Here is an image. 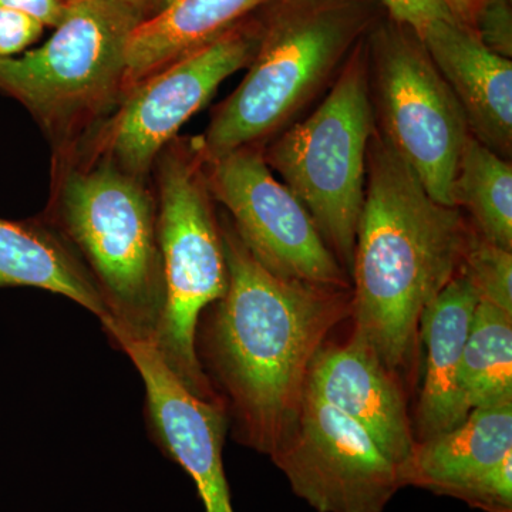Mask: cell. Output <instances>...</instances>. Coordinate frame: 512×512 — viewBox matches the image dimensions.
I'll list each match as a JSON object with an SVG mask.
<instances>
[{
    "label": "cell",
    "instance_id": "6da1fadb",
    "mask_svg": "<svg viewBox=\"0 0 512 512\" xmlns=\"http://www.w3.org/2000/svg\"><path fill=\"white\" fill-rule=\"evenodd\" d=\"M220 224L228 289L202 312L195 353L235 440L271 458L295 429L313 359L352 316V289L278 278L249 254L225 212Z\"/></svg>",
    "mask_w": 512,
    "mask_h": 512
},
{
    "label": "cell",
    "instance_id": "7a4b0ae2",
    "mask_svg": "<svg viewBox=\"0 0 512 512\" xmlns=\"http://www.w3.org/2000/svg\"><path fill=\"white\" fill-rule=\"evenodd\" d=\"M471 232L466 215L434 201L375 127L350 268V318L400 382L419 352L421 316L463 266Z\"/></svg>",
    "mask_w": 512,
    "mask_h": 512
},
{
    "label": "cell",
    "instance_id": "3957f363",
    "mask_svg": "<svg viewBox=\"0 0 512 512\" xmlns=\"http://www.w3.org/2000/svg\"><path fill=\"white\" fill-rule=\"evenodd\" d=\"M43 218L92 276L109 312L106 335L153 342L164 311L158 202L150 178L106 158L53 153Z\"/></svg>",
    "mask_w": 512,
    "mask_h": 512
},
{
    "label": "cell",
    "instance_id": "277c9868",
    "mask_svg": "<svg viewBox=\"0 0 512 512\" xmlns=\"http://www.w3.org/2000/svg\"><path fill=\"white\" fill-rule=\"evenodd\" d=\"M380 8V0H269L247 74L197 137L204 160L265 146L301 119L382 19Z\"/></svg>",
    "mask_w": 512,
    "mask_h": 512
},
{
    "label": "cell",
    "instance_id": "5b68a950",
    "mask_svg": "<svg viewBox=\"0 0 512 512\" xmlns=\"http://www.w3.org/2000/svg\"><path fill=\"white\" fill-rule=\"evenodd\" d=\"M144 18L123 0H73L42 46L0 57V92L32 114L53 153L77 146L119 106L128 39Z\"/></svg>",
    "mask_w": 512,
    "mask_h": 512
},
{
    "label": "cell",
    "instance_id": "8992f818",
    "mask_svg": "<svg viewBox=\"0 0 512 512\" xmlns=\"http://www.w3.org/2000/svg\"><path fill=\"white\" fill-rule=\"evenodd\" d=\"M153 173L165 301L151 345L188 392L221 403L195 353L198 320L225 295L229 279L220 215L197 137L174 138Z\"/></svg>",
    "mask_w": 512,
    "mask_h": 512
},
{
    "label": "cell",
    "instance_id": "52a82bcc",
    "mask_svg": "<svg viewBox=\"0 0 512 512\" xmlns=\"http://www.w3.org/2000/svg\"><path fill=\"white\" fill-rule=\"evenodd\" d=\"M366 37L315 110L264 146L266 164L301 201L349 275L365 200L367 148L376 127Z\"/></svg>",
    "mask_w": 512,
    "mask_h": 512
},
{
    "label": "cell",
    "instance_id": "ba28073f",
    "mask_svg": "<svg viewBox=\"0 0 512 512\" xmlns=\"http://www.w3.org/2000/svg\"><path fill=\"white\" fill-rule=\"evenodd\" d=\"M366 47L377 131L434 201L456 207L454 178L470 134L460 103L414 30L387 16Z\"/></svg>",
    "mask_w": 512,
    "mask_h": 512
},
{
    "label": "cell",
    "instance_id": "9c48e42d",
    "mask_svg": "<svg viewBox=\"0 0 512 512\" xmlns=\"http://www.w3.org/2000/svg\"><path fill=\"white\" fill-rule=\"evenodd\" d=\"M259 37L261 19L254 13L137 84L103 123L66 151L106 158L128 174L150 178L161 151L184 124L212 99L222 82L248 67Z\"/></svg>",
    "mask_w": 512,
    "mask_h": 512
},
{
    "label": "cell",
    "instance_id": "30bf717a",
    "mask_svg": "<svg viewBox=\"0 0 512 512\" xmlns=\"http://www.w3.org/2000/svg\"><path fill=\"white\" fill-rule=\"evenodd\" d=\"M204 163L212 197L266 271L286 281L352 289L309 212L266 164L264 146L238 148Z\"/></svg>",
    "mask_w": 512,
    "mask_h": 512
},
{
    "label": "cell",
    "instance_id": "8fae6325",
    "mask_svg": "<svg viewBox=\"0 0 512 512\" xmlns=\"http://www.w3.org/2000/svg\"><path fill=\"white\" fill-rule=\"evenodd\" d=\"M271 460L318 512H383L404 488L402 470L372 437L308 389L295 429Z\"/></svg>",
    "mask_w": 512,
    "mask_h": 512
},
{
    "label": "cell",
    "instance_id": "7c38bea8",
    "mask_svg": "<svg viewBox=\"0 0 512 512\" xmlns=\"http://www.w3.org/2000/svg\"><path fill=\"white\" fill-rule=\"evenodd\" d=\"M107 338L143 380L151 439L194 481L205 512H234L222 458L229 427L225 407L188 392L151 343L119 333Z\"/></svg>",
    "mask_w": 512,
    "mask_h": 512
},
{
    "label": "cell",
    "instance_id": "4fadbf2b",
    "mask_svg": "<svg viewBox=\"0 0 512 512\" xmlns=\"http://www.w3.org/2000/svg\"><path fill=\"white\" fill-rule=\"evenodd\" d=\"M402 478L481 511L512 512V403L471 410L454 429L416 441Z\"/></svg>",
    "mask_w": 512,
    "mask_h": 512
},
{
    "label": "cell",
    "instance_id": "5bb4252c",
    "mask_svg": "<svg viewBox=\"0 0 512 512\" xmlns=\"http://www.w3.org/2000/svg\"><path fill=\"white\" fill-rule=\"evenodd\" d=\"M306 389L359 424L402 470L416 433L402 382L372 348L352 333L342 345H325L313 359Z\"/></svg>",
    "mask_w": 512,
    "mask_h": 512
},
{
    "label": "cell",
    "instance_id": "9a60e30c",
    "mask_svg": "<svg viewBox=\"0 0 512 512\" xmlns=\"http://www.w3.org/2000/svg\"><path fill=\"white\" fill-rule=\"evenodd\" d=\"M454 93L471 136L512 157V60L495 55L473 29L439 20L419 36Z\"/></svg>",
    "mask_w": 512,
    "mask_h": 512
},
{
    "label": "cell",
    "instance_id": "2e32d148",
    "mask_svg": "<svg viewBox=\"0 0 512 512\" xmlns=\"http://www.w3.org/2000/svg\"><path fill=\"white\" fill-rule=\"evenodd\" d=\"M477 305L476 289L461 266L421 316L426 373L417 404L416 441L446 433L468 416L461 402L458 376Z\"/></svg>",
    "mask_w": 512,
    "mask_h": 512
},
{
    "label": "cell",
    "instance_id": "e0dca14e",
    "mask_svg": "<svg viewBox=\"0 0 512 512\" xmlns=\"http://www.w3.org/2000/svg\"><path fill=\"white\" fill-rule=\"evenodd\" d=\"M269 0H161L127 43L123 97L168 64L208 45Z\"/></svg>",
    "mask_w": 512,
    "mask_h": 512
},
{
    "label": "cell",
    "instance_id": "ac0fdd59",
    "mask_svg": "<svg viewBox=\"0 0 512 512\" xmlns=\"http://www.w3.org/2000/svg\"><path fill=\"white\" fill-rule=\"evenodd\" d=\"M37 288L76 302L101 325L110 315L79 256L43 217L0 218V288Z\"/></svg>",
    "mask_w": 512,
    "mask_h": 512
},
{
    "label": "cell",
    "instance_id": "d6986e66",
    "mask_svg": "<svg viewBox=\"0 0 512 512\" xmlns=\"http://www.w3.org/2000/svg\"><path fill=\"white\" fill-rule=\"evenodd\" d=\"M454 205L485 241L512 251V163L468 134L458 160Z\"/></svg>",
    "mask_w": 512,
    "mask_h": 512
},
{
    "label": "cell",
    "instance_id": "ffe728a7",
    "mask_svg": "<svg viewBox=\"0 0 512 512\" xmlns=\"http://www.w3.org/2000/svg\"><path fill=\"white\" fill-rule=\"evenodd\" d=\"M458 390L468 413L512 403V313L478 302L464 346Z\"/></svg>",
    "mask_w": 512,
    "mask_h": 512
},
{
    "label": "cell",
    "instance_id": "44dd1931",
    "mask_svg": "<svg viewBox=\"0 0 512 512\" xmlns=\"http://www.w3.org/2000/svg\"><path fill=\"white\" fill-rule=\"evenodd\" d=\"M463 271L476 289L478 302L512 313V251L485 241L473 229Z\"/></svg>",
    "mask_w": 512,
    "mask_h": 512
},
{
    "label": "cell",
    "instance_id": "7402d4cb",
    "mask_svg": "<svg viewBox=\"0 0 512 512\" xmlns=\"http://www.w3.org/2000/svg\"><path fill=\"white\" fill-rule=\"evenodd\" d=\"M473 30L488 50L505 59H511V0H484L478 9Z\"/></svg>",
    "mask_w": 512,
    "mask_h": 512
},
{
    "label": "cell",
    "instance_id": "603a6c76",
    "mask_svg": "<svg viewBox=\"0 0 512 512\" xmlns=\"http://www.w3.org/2000/svg\"><path fill=\"white\" fill-rule=\"evenodd\" d=\"M380 3L390 19L414 30L417 36L431 23L454 20L444 0H380Z\"/></svg>",
    "mask_w": 512,
    "mask_h": 512
},
{
    "label": "cell",
    "instance_id": "cb8c5ba5",
    "mask_svg": "<svg viewBox=\"0 0 512 512\" xmlns=\"http://www.w3.org/2000/svg\"><path fill=\"white\" fill-rule=\"evenodd\" d=\"M46 26L23 13L0 8V57L26 52L45 32Z\"/></svg>",
    "mask_w": 512,
    "mask_h": 512
},
{
    "label": "cell",
    "instance_id": "d4e9b609",
    "mask_svg": "<svg viewBox=\"0 0 512 512\" xmlns=\"http://www.w3.org/2000/svg\"><path fill=\"white\" fill-rule=\"evenodd\" d=\"M66 5L63 0H0V8L23 13L52 29L62 20Z\"/></svg>",
    "mask_w": 512,
    "mask_h": 512
},
{
    "label": "cell",
    "instance_id": "484cf974",
    "mask_svg": "<svg viewBox=\"0 0 512 512\" xmlns=\"http://www.w3.org/2000/svg\"><path fill=\"white\" fill-rule=\"evenodd\" d=\"M484 0H444L451 16L460 25L474 28V20Z\"/></svg>",
    "mask_w": 512,
    "mask_h": 512
},
{
    "label": "cell",
    "instance_id": "4316f807",
    "mask_svg": "<svg viewBox=\"0 0 512 512\" xmlns=\"http://www.w3.org/2000/svg\"><path fill=\"white\" fill-rule=\"evenodd\" d=\"M123 2L128 3V5L134 6L138 10L144 13V16L150 15L154 10L158 8L161 0H123Z\"/></svg>",
    "mask_w": 512,
    "mask_h": 512
},
{
    "label": "cell",
    "instance_id": "83f0119b",
    "mask_svg": "<svg viewBox=\"0 0 512 512\" xmlns=\"http://www.w3.org/2000/svg\"><path fill=\"white\" fill-rule=\"evenodd\" d=\"M63 2H73V0H63Z\"/></svg>",
    "mask_w": 512,
    "mask_h": 512
}]
</instances>
